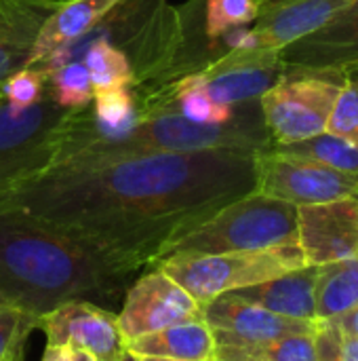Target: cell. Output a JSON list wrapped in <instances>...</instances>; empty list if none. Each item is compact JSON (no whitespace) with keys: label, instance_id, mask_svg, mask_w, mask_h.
<instances>
[{"label":"cell","instance_id":"obj_31","mask_svg":"<svg viewBox=\"0 0 358 361\" xmlns=\"http://www.w3.org/2000/svg\"><path fill=\"white\" fill-rule=\"evenodd\" d=\"M70 361H95L93 355L84 353V351H78V349H70Z\"/></svg>","mask_w":358,"mask_h":361},{"label":"cell","instance_id":"obj_19","mask_svg":"<svg viewBox=\"0 0 358 361\" xmlns=\"http://www.w3.org/2000/svg\"><path fill=\"white\" fill-rule=\"evenodd\" d=\"M124 345L137 357L215 361V355H217L215 336L205 319L181 322L165 330L133 338Z\"/></svg>","mask_w":358,"mask_h":361},{"label":"cell","instance_id":"obj_4","mask_svg":"<svg viewBox=\"0 0 358 361\" xmlns=\"http://www.w3.org/2000/svg\"><path fill=\"white\" fill-rule=\"evenodd\" d=\"M298 207L253 190L173 239L160 258L177 254L255 252L298 245Z\"/></svg>","mask_w":358,"mask_h":361},{"label":"cell","instance_id":"obj_26","mask_svg":"<svg viewBox=\"0 0 358 361\" xmlns=\"http://www.w3.org/2000/svg\"><path fill=\"white\" fill-rule=\"evenodd\" d=\"M46 82H49V74L44 70L25 66V68L17 70L15 74H11L0 85V95L8 106L23 110V108L34 106L44 95Z\"/></svg>","mask_w":358,"mask_h":361},{"label":"cell","instance_id":"obj_10","mask_svg":"<svg viewBox=\"0 0 358 361\" xmlns=\"http://www.w3.org/2000/svg\"><path fill=\"white\" fill-rule=\"evenodd\" d=\"M194 319H205L203 307L158 267L146 269L131 283L118 311L124 343Z\"/></svg>","mask_w":358,"mask_h":361},{"label":"cell","instance_id":"obj_25","mask_svg":"<svg viewBox=\"0 0 358 361\" xmlns=\"http://www.w3.org/2000/svg\"><path fill=\"white\" fill-rule=\"evenodd\" d=\"M38 319L0 300V361H21L23 345Z\"/></svg>","mask_w":358,"mask_h":361},{"label":"cell","instance_id":"obj_30","mask_svg":"<svg viewBox=\"0 0 358 361\" xmlns=\"http://www.w3.org/2000/svg\"><path fill=\"white\" fill-rule=\"evenodd\" d=\"M42 361H70V349H65V347H46Z\"/></svg>","mask_w":358,"mask_h":361},{"label":"cell","instance_id":"obj_16","mask_svg":"<svg viewBox=\"0 0 358 361\" xmlns=\"http://www.w3.org/2000/svg\"><path fill=\"white\" fill-rule=\"evenodd\" d=\"M120 0H59L34 42L27 66L49 70L72 44L84 38Z\"/></svg>","mask_w":358,"mask_h":361},{"label":"cell","instance_id":"obj_13","mask_svg":"<svg viewBox=\"0 0 358 361\" xmlns=\"http://www.w3.org/2000/svg\"><path fill=\"white\" fill-rule=\"evenodd\" d=\"M203 317L217 345L262 343L293 334H314L319 322H302L276 315L236 294H222L203 305Z\"/></svg>","mask_w":358,"mask_h":361},{"label":"cell","instance_id":"obj_20","mask_svg":"<svg viewBox=\"0 0 358 361\" xmlns=\"http://www.w3.org/2000/svg\"><path fill=\"white\" fill-rule=\"evenodd\" d=\"M358 309V258L319 264L314 290L317 322H338Z\"/></svg>","mask_w":358,"mask_h":361},{"label":"cell","instance_id":"obj_24","mask_svg":"<svg viewBox=\"0 0 358 361\" xmlns=\"http://www.w3.org/2000/svg\"><path fill=\"white\" fill-rule=\"evenodd\" d=\"M262 0H205L203 19L209 40H217L230 30L251 25L257 19Z\"/></svg>","mask_w":358,"mask_h":361},{"label":"cell","instance_id":"obj_17","mask_svg":"<svg viewBox=\"0 0 358 361\" xmlns=\"http://www.w3.org/2000/svg\"><path fill=\"white\" fill-rule=\"evenodd\" d=\"M59 0H0V85L25 68L42 23Z\"/></svg>","mask_w":358,"mask_h":361},{"label":"cell","instance_id":"obj_9","mask_svg":"<svg viewBox=\"0 0 358 361\" xmlns=\"http://www.w3.org/2000/svg\"><path fill=\"white\" fill-rule=\"evenodd\" d=\"M358 0H262L257 19L217 38L224 51L264 49L283 51L327 25Z\"/></svg>","mask_w":358,"mask_h":361},{"label":"cell","instance_id":"obj_29","mask_svg":"<svg viewBox=\"0 0 358 361\" xmlns=\"http://www.w3.org/2000/svg\"><path fill=\"white\" fill-rule=\"evenodd\" d=\"M346 334H352V336H358V309H354L352 313L344 315L342 319L335 322Z\"/></svg>","mask_w":358,"mask_h":361},{"label":"cell","instance_id":"obj_22","mask_svg":"<svg viewBox=\"0 0 358 361\" xmlns=\"http://www.w3.org/2000/svg\"><path fill=\"white\" fill-rule=\"evenodd\" d=\"M272 148L279 152L319 161L323 165H329L338 171L358 178V144L346 137H340L331 131H325L321 135H314L310 140H302L295 144H283V146H272Z\"/></svg>","mask_w":358,"mask_h":361},{"label":"cell","instance_id":"obj_5","mask_svg":"<svg viewBox=\"0 0 358 361\" xmlns=\"http://www.w3.org/2000/svg\"><path fill=\"white\" fill-rule=\"evenodd\" d=\"M200 307L222 294L257 286L306 267L300 245H281L230 254H177L154 262Z\"/></svg>","mask_w":358,"mask_h":361},{"label":"cell","instance_id":"obj_3","mask_svg":"<svg viewBox=\"0 0 358 361\" xmlns=\"http://www.w3.org/2000/svg\"><path fill=\"white\" fill-rule=\"evenodd\" d=\"M274 142L268 133L262 106L257 99V102L238 104L234 114L224 123H194L171 110L148 112L118 142L68 161L112 157V154H135V152L228 150V152H243V154H260L270 150Z\"/></svg>","mask_w":358,"mask_h":361},{"label":"cell","instance_id":"obj_1","mask_svg":"<svg viewBox=\"0 0 358 361\" xmlns=\"http://www.w3.org/2000/svg\"><path fill=\"white\" fill-rule=\"evenodd\" d=\"M253 190L255 154L135 152L53 165L0 205L150 269L173 239Z\"/></svg>","mask_w":358,"mask_h":361},{"label":"cell","instance_id":"obj_8","mask_svg":"<svg viewBox=\"0 0 358 361\" xmlns=\"http://www.w3.org/2000/svg\"><path fill=\"white\" fill-rule=\"evenodd\" d=\"M255 190L295 207L358 199V178L319 161L279 152L255 154Z\"/></svg>","mask_w":358,"mask_h":361},{"label":"cell","instance_id":"obj_27","mask_svg":"<svg viewBox=\"0 0 358 361\" xmlns=\"http://www.w3.org/2000/svg\"><path fill=\"white\" fill-rule=\"evenodd\" d=\"M327 131L358 144V72L346 76Z\"/></svg>","mask_w":358,"mask_h":361},{"label":"cell","instance_id":"obj_28","mask_svg":"<svg viewBox=\"0 0 358 361\" xmlns=\"http://www.w3.org/2000/svg\"><path fill=\"white\" fill-rule=\"evenodd\" d=\"M342 361H358V336L342 330Z\"/></svg>","mask_w":358,"mask_h":361},{"label":"cell","instance_id":"obj_23","mask_svg":"<svg viewBox=\"0 0 358 361\" xmlns=\"http://www.w3.org/2000/svg\"><path fill=\"white\" fill-rule=\"evenodd\" d=\"M46 89L57 106L80 110L93 102V82L87 66L80 59H68L49 72Z\"/></svg>","mask_w":358,"mask_h":361},{"label":"cell","instance_id":"obj_12","mask_svg":"<svg viewBox=\"0 0 358 361\" xmlns=\"http://www.w3.org/2000/svg\"><path fill=\"white\" fill-rule=\"evenodd\" d=\"M46 347L78 349L95 361H118L127 349L118 315L91 302H68L38 317Z\"/></svg>","mask_w":358,"mask_h":361},{"label":"cell","instance_id":"obj_6","mask_svg":"<svg viewBox=\"0 0 358 361\" xmlns=\"http://www.w3.org/2000/svg\"><path fill=\"white\" fill-rule=\"evenodd\" d=\"M70 112L55 104L49 89L23 110L0 95V201L55 165Z\"/></svg>","mask_w":358,"mask_h":361},{"label":"cell","instance_id":"obj_18","mask_svg":"<svg viewBox=\"0 0 358 361\" xmlns=\"http://www.w3.org/2000/svg\"><path fill=\"white\" fill-rule=\"evenodd\" d=\"M317 277H319V264H306L281 277L236 290L232 294L289 319L317 322L314 317Z\"/></svg>","mask_w":358,"mask_h":361},{"label":"cell","instance_id":"obj_21","mask_svg":"<svg viewBox=\"0 0 358 361\" xmlns=\"http://www.w3.org/2000/svg\"><path fill=\"white\" fill-rule=\"evenodd\" d=\"M215 361H317L314 334H293L262 343L217 345Z\"/></svg>","mask_w":358,"mask_h":361},{"label":"cell","instance_id":"obj_33","mask_svg":"<svg viewBox=\"0 0 358 361\" xmlns=\"http://www.w3.org/2000/svg\"><path fill=\"white\" fill-rule=\"evenodd\" d=\"M139 361H186V360H165V357H139Z\"/></svg>","mask_w":358,"mask_h":361},{"label":"cell","instance_id":"obj_34","mask_svg":"<svg viewBox=\"0 0 358 361\" xmlns=\"http://www.w3.org/2000/svg\"><path fill=\"white\" fill-rule=\"evenodd\" d=\"M354 74H357V72H354Z\"/></svg>","mask_w":358,"mask_h":361},{"label":"cell","instance_id":"obj_11","mask_svg":"<svg viewBox=\"0 0 358 361\" xmlns=\"http://www.w3.org/2000/svg\"><path fill=\"white\" fill-rule=\"evenodd\" d=\"M285 70L287 66L281 59V51L230 49L213 57L200 70L186 74V78L200 87L213 102L238 106L257 102L276 85Z\"/></svg>","mask_w":358,"mask_h":361},{"label":"cell","instance_id":"obj_14","mask_svg":"<svg viewBox=\"0 0 358 361\" xmlns=\"http://www.w3.org/2000/svg\"><path fill=\"white\" fill-rule=\"evenodd\" d=\"M298 231L306 264L358 258V199L298 207Z\"/></svg>","mask_w":358,"mask_h":361},{"label":"cell","instance_id":"obj_32","mask_svg":"<svg viewBox=\"0 0 358 361\" xmlns=\"http://www.w3.org/2000/svg\"><path fill=\"white\" fill-rule=\"evenodd\" d=\"M118 361H139V357H137L135 353H131L129 349H124V351H122V355L118 357Z\"/></svg>","mask_w":358,"mask_h":361},{"label":"cell","instance_id":"obj_15","mask_svg":"<svg viewBox=\"0 0 358 361\" xmlns=\"http://www.w3.org/2000/svg\"><path fill=\"white\" fill-rule=\"evenodd\" d=\"M281 59L287 68L358 72V2L342 11L321 30L285 47Z\"/></svg>","mask_w":358,"mask_h":361},{"label":"cell","instance_id":"obj_7","mask_svg":"<svg viewBox=\"0 0 358 361\" xmlns=\"http://www.w3.org/2000/svg\"><path fill=\"white\" fill-rule=\"evenodd\" d=\"M346 74L333 70L287 68L262 97V114L274 146L321 135L329 127Z\"/></svg>","mask_w":358,"mask_h":361},{"label":"cell","instance_id":"obj_2","mask_svg":"<svg viewBox=\"0 0 358 361\" xmlns=\"http://www.w3.org/2000/svg\"><path fill=\"white\" fill-rule=\"evenodd\" d=\"M146 267L95 241L0 205V300L32 317L68 302H91L118 315Z\"/></svg>","mask_w":358,"mask_h":361}]
</instances>
